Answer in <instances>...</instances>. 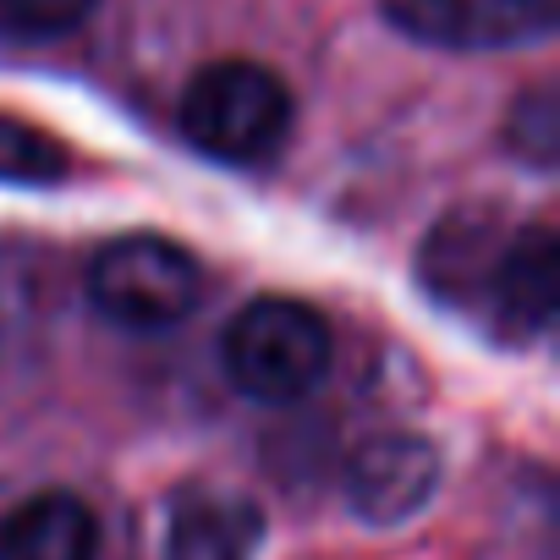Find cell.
<instances>
[{"label": "cell", "mask_w": 560, "mask_h": 560, "mask_svg": "<svg viewBox=\"0 0 560 560\" xmlns=\"http://www.w3.org/2000/svg\"><path fill=\"white\" fill-rule=\"evenodd\" d=\"M67 171H72V154H67L61 138H50L45 127L0 110V182H12V187H50Z\"/></svg>", "instance_id": "10"}, {"label": "cell", "mask_w": 560, "mask_h": 560, "mask_svg": "<svg viewBox=\"0 0 560 560\" xmlns=\"http://www.w3.org/2000/svg\"><path fill=\"white\" fill-rule=\"evenodd\" d=\"M505 143H511L533 171H549V165H555V154H560V100H555L549 83L527 89V94L511 105Z\"/></svg>", "instance_id": "11"}, {"label": "cell", "mask_w": 560, "mask_h": 560, "mask_svg": "<svg viewBox=\"0 0 560 560\" xmlns=\"http://www.w3.org/2000/svg\"><path fill=\"white\" fill-rule=\"evenodd\" d=\"M89 298L105 319L127 330H165L203 303V269L182 242L160 231H127L94 253Z\"/></svg>", "instance_id": "3"}, {"label": "cell", "mask_w": 560, "mask_h": 560, "mask_svg": "<svg viewBox=\"0 0 560 560\" xmlns=\"http://www.w3.org/2000/svg\"><path fill=\"white\" fill-rule=\"evenodd\" d=\"M500 231L489 214H451L429 242H423V280L440 298H472L483 303V280L500 253Z\"/></svg>", "instance_id": "9"}, {"label": "cell", "mask_w": 560, "mask_h": 560, "mask_svg": "<svg viewBox=\"0 0 560 560\" xmlns=\"http://www.w3.org/2000/svg\"><path fill=\"white\" fill-rule=\"evenodd\" d=\"M434 489H440V451L418 434H380L358 445L347 467V505L374 527L418 516Z\"/></svg>", "instance_id": "6"}, {"label": "cell", "mask_w": 560, "mask_h": 560, "mask_svg": "<svg viewBox=\"0 0 560 560\" xmlns=\"http://www.w3.org/2000/svg\"><path fill=\"white\" fill-rule=\"evenodd\" d=\"M100 0H0V34L18 39H61L89 23Z\"/></svg>", "instance_id": "12"}, {"label": "cell", "mask_w": 560, "mask_h": 560, "mask_svg": "<svg viewBox=\"0 0 560 560\" xmlns=\"http://www.w3.org/2000/svg\"><path fill=\"white\" fill-rule=\"evenodd\" d=\"M396 34L434 50H516L555 34V0H380Z\"/></svg>", "instance_id": "4"}, {"label": "cell", "mask_w": 560, "mask_h": 560, "mask_svg": "<svg viewBox=\"0 0 560 560\" xmlns=\"http://www.w3.org/2000/svg\"><path fill=\"white\" fill-rule=\"evenodd\" d=\"M0 560H100V516L72 489H39L0 516Z\"/></svg>", "instance_id": "8"}, {"label": "cell", "mask_w": 560, "mask_h": 560, "mask_svg": "<svg viewBox=\"0 0 560 560\" xmlns=\"http://www.w3.org/2000/svg\"><path fill=\"white\" fill-rule=\"evenodd\" d=\"M264 511L236 489H187L176 494L160 538V560H258Z\"/></svg>", "instance_id": "7"}, {"label": "cell", "mask_w": 560, "mask_h": 560, "mask_svg": "<svg viewBox=\"0 0 560 560\" xmlns=\"http://www.w3.org/2000/svg\"><path fill=\"white\" fill-rule=\"evenodd\" d=\"M555 264H560V247H555L549 225H522L500 242L494 269L483 280V314H489L494 336L522 347L555 325V298H560Z\"/></svg>", "instance_id": "5"}, {"label": "cell", "mask_w": 560, "mask_h": 560, "mask_svg": "<svg viewBox=\"0 0 560 560\" xmlns=\"http://www.w3.org/2000/svg\"><path fill=\"white\" fill-rule=\"evenodd\" d=\"M330 358H336V336L325 314L298 298H258L220 336V363L231 385L269 407L303 401L330 374Z\"/></svg>", "instance_id": "1"}, {"label": "cell", "mask_w": 560, "mask_h": 560, "mask_svg": "<svg viewBox=\"0 0 560 560\" xmlns=\"http://www.w3.org/2000/svg\"><path fill=\"white\" fill-rule=\"evenodd\" d=\"M182 132L225 165L269 160L292 132V89L275 67L247 56L209 61L182 94Z\"/></svg>", "instance_id": "2"}]
</instances>
